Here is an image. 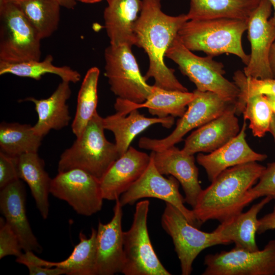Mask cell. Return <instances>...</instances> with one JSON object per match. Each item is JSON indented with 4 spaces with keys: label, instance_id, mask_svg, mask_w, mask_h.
<instances>
[{
    "label": "cell",
    "instance_id": "6da1fadb",
    "mask_svg": "<svg viewBox=\"0 0 275 275\" xmlns=\"http://www.w3.org/2000/svg\"><path fill=\"white\" fill-rule=\"evenodd\" d=\"M142 6L134 26L135 45L143 48L149 59L144 76L153 78L154 86L168 90L188 91L166 65L164 58L178 32L188 19L186 14L170 16L161 10V0H142Z\"/></svg>",
    "mask_w": 275,
    "mask_h": 275
},
{
    "label": "cell",
    "instance_id": "603a6c76",
    "mask_svg": "<svg viewBox=\"0 0 275 275\" xmlns=\"http://www.w3.org/2000/svg\"><path fill=\"white\" fill-rule=\"evenodd\" d=\"M195 96L194 92L168 90L153 85L151 94L144 102L135 103L117 98L114 107L122 115H127L133 109L146 107L150 114L158 118L181 117Z\"/></svg>",
    "mask_w": 275,
    "mask_h": 275
},
{
    "label": "cell",
    "instance_id": "74e56055",
    "mask_svg": "<svg viewBox=\"0 0 275 275\" xmlns=\"http://www.w3.org/2000/svg\"><path fill=\"white\" fill-rule=\"evenodd\" d=\"M20 264H23L27 267L30 275L65 274L64 270L57 267H44L27 261H22Z\"/></svg>",
    "mask_w": 275,
    "mask_h": 275
},
{
    "label": "cell",
    "instance_id": "44dd1931",
    "mask_svg": "<svg viewBox=\"0 0 275 275\" xmlns=\"http://www.w3.org/2000/svg\"><path fill=\"white\" fill-rule=\"evenodd\" d=\"M97 230L91 229V233L87 237L82 232L79 234V242L74 248L71 255L65 260L50 262L40 258L33 252H25L17 257L16 261L20 263L27 261L47 267H57L67 275H96Z\"/></svg>",
    "mask_w": 275,
    "mask_h": 275
},
{
    "label": "cell",
    "instance_id": "7c38bea8",
    "mask_svg": "<svg viewBox=\"0 0 275 275\" xmlns=\"http://www.w3.org/2000/svg\"><path fill=\"white\" fill-rule=\"evenodd\" d=\"M50 193L66 202L78 214L86 216L100 211L104 200L99 180L78 169L58 172L52 179Z\"/></svg>",
    "mask_w": 275,
    "mask_h": 275
},
{
    "label": "cell",
    "instance_id": "7a4b0ae2",
    "mask_svg": "<svg viewBox=\"0 0 275 275\" xmlns=\"http://www.w3.org/2000/svg\"><path fill=\"white\" fill-rule=\"evenodd\" d=\"M265 167L256 161L222 172L199 194L193 208L200 225L209 220L222 223L242 212L254 201L249 190L259 180Z\"/></svg>",
    "mask_w": 275,
    "mask_h": 275
},
{
    "label": "cell",
    "instance_id": "3957f363",
    "mask_svg": "<svg viewBox=\"0 0 275 275\" xmlns=\"http://www.w3.org/2000/svg\"><path fill=\"white\" fill-rule=\"evenodd\" d=\"M248 25V20L229 18L189 20L181 26L178 37L192 51H203L212 57L232 54L246 65L250 56L244 52L241 39Z\"/></svg>",
    "mask_w": 275,
    "mask_h": 275
},
{
    "label": "cell",
    "instance_id": "5bb4252c",
    "mask_svg": "<svg viewBox=\"0 0 275 275\" xmlns=\"http://www.w3.org/2000/svg\"><path fill=\"white\" fill-rule=\"evenodd\" d=\"M179 182L173 176L166 178L155 168L150 155V162L140 178L120 197L122 207L132 205L145 198H157L172 205L196 227L200 226L192 210L184 205V198L180 194Z\"/></svg>",
    "mask_w": 275,
    "mask_h": 275
},
{
    "label": "cell",
    "instance_id": "ac0fdd59",
    "mask_svg": "<svg viewBox=\"0 0 275 275\" xmlns=\"http://www.w3.org/2000/svg\"><path fill=\"white\" fill-rule=\"evenodd\" d=\"M26 193L18 179L1 189L0 210L6 222L17 235L22 250L40 253L42 248L33 233L25 208Z\"/></svg>",
    "mask_w": 275,
    "mask_h": 275
},
{
    "label": "cell",
    "instance_id": "2e32d148",
    "mask_svg": "<svg viewBox=\"0 0 275 275\" xmlns=\"http://www.w3.org/2000/svg\"><path fill=\"white\" fill-rule=\"evenodd\" d=\"M150 155L155 168L161 175H170L179 181L185 194V202L193 208L202 190L194 155L186 154L173 146L152 151Z\"/></svg>",
    "mask_w": 275,
    "mask_h": 275
},
{
    "label": "cell",
    "instance_id": "8992f818",
    "mask_svg": "<svg viewBox=\"0 0 275 275\" xmlns=\"http://www.w3.org/2000/svg\"><path fill=\"white\" fill-rule=\"evenodd\" d=\"M166 57L174 61L181 73L195 84L197 90L215 93L226 101L235 102L239 90L226 79L224 65L212 57H199L186 48L178 37L167 50Z\"/></svg>",
    "mask_w": 275,
    "mask_h": 275
},
{
    "label": "cell",
    "instance_id": "4316f807",
    "mask_svg": "<svg viewBox=\"0 0 275 275\" xmlns=\"http://www.w3.org/2000/svg\"><path fill=\"white\" fill-rule=\"evenodd\" d=\"M17 161L20 179L28 184L42 217L47 219L52 179L45 170L44 161L38 152H31L17 157Z\"/></svg>",
    "mask_w": 275,
    "mask_h": 275
},
{
    "label": "cell",
    "instance_id": "484cf974",
    "mask_svg": "<svg viewBox=\"0 0 275 275\" xmlns=\"http://www.w3.org/2000/svg\"><path fill=\"white\" fill-rule=\"evenodd\" d=\"M174 117L149 118L142 115L138 109H133L128 115L115 114L103 118L104 129L112 131L114 135L115 145L120 156L128 149L133 140L149 127L160 124L167 128H171L174 123Z\"/></svg>",
    "mask_w": 275,
    "mask_h": 275
},
{
    "label": "cell",
    "instance_id": "f35d334b",
    "mask_svg": "<svg viewBox=\"0 0 275 275\" xmlns=\"http://www.w3.org/2000/svg\"><path fill=\"white\" fill-rule=\"evenodd\" d=\"M274 205L272 211L259 219L257 233H263L268 230L275 229V198Z\"/></svg>",
    "mask_w": 275,
    "mask_h": 275
},
{
    "label": "cell",
    "instance_id": "ffe728a7",
    "mask_svg": "<svg viewBox=\"0 0 275 275\" xmlns=\"http://www.w3.org/2000/svg\"><path fill=\"white\" fill-rule=\"evenodd\" d=\"M246 127V121L244 120L239 132L230 142L209 154L200 153L197 155V161L204 168L210 182L227 169L266 159V154L255 152L247 143Z\"/></svg>",
    "mask_w": 275,
    "mask_h": 275
},
{
    "label": "cell",
    "instance_id": "ee69618b",
    "mask_svg": "<svg viewBox=\"0 0 275 275\" xmlns=\"http://www.w3.org/2000/svg\"><path fill=\"white\" fill-rule=\"evenodd\" d=\"M271 3L272 6L273 8L274 14L272 17L269 19L270 22L273 24L275 27V0H268Z\"/></svg>",
    "mask_w": 275,
    "mask_h": 275
},
{
    "label": "cell",
    "instance_id": "f1b7e54d",
    "mask_svg": "<svg viewBox=\"0 0 275 275\" xmlns=\"http://www.w3.org/2000/svg\"><path fill=\"white\" fill-rule=\"evenodd\" d=\"M42 139L30 124L5 122L0 124V151L10 156L38 152Z\"/></svg>",
    "mask_w": 275,
    "mask_h": 275
},
{
    "label": "cell",
    "instance_id": "d590c367",
    "mask_svg": "<svg viewBox=\"0 0 275 275\" xmlns=\"http://www.w3.org/2000/svg\"><path fill=\"white\" fill-rule=\"evenodd\" d=\"M248 193L254 200L266 196L275 198V162L267 164L257 183Z\"/></svg>",
    "mask_w": 275,
    "mask_h": 275
},
{
    "label": "cell",
    "instance_id": "30bf717a",
    "mask_svg": "<svg viewBox=\"0 0 275 275\" xmlns=\"http://www.w3.org/2000/svg\"><path fill=\"white\" fill-rule=\"evenodd\" d=\"M194 98L189 103L187 109L177 122L172 132L161 139L141 138L140 148L157 151L175 146L192 129L198 128L217 118L236 102L226 101L217 94L210 92L194 91Z\"/></svg>",
    "mask_w": 275,
    "mask_h": 275
},
{
    "label": "cell",
    "instance_id": "f546056e",
    "mask_svg": "<svg viewBox=\"0 0 275 275\" xmlns=\"http://www.w3.org/2000/svg\"><path fill=\"white\" fill-rule=\"evenodd\" d=\"M52 62L53 57L51 54L47 56L42 61L32 60L17 63L0 62V75L11 74L39 80L42 75L50 73L57 75L62 80L70 83H76L80 80L81 75L78 71L67 66H55Z\"/></svg>",
    "mask_w": 275,
    "mask_h": 275
},
{
    "label": "cell",
    "instance_id": "4dcf8cb0",
    "mask_svg": "<svg viewBox=\"0 0 275 275\" xmlns=\"http://www.w3.org/2000/svg\"><path fill=\"white\" fill-rule=\"evenodd\" d=\"M35 28L41 39L50 37L58 29L60 7L58 0H11Z\"/></svg>",
    "mask_w": 275,
    "mask_h": 275
},
{
    "label": "cell",
    "instance_id": "7402d4cb",
    "mask_svg": "<svg viewBox=\"0 0 275 275\" xmlns=\"http://www.w3.org/2000/svg\"><path fill=\"white\" fill-rule=\"evenodd\" d=\"M70 82L62 80L48 98L38 99L29 97L20 101H31L35 105L38 121L33 126L35 133L43 138L52 129L67 126L71 120L67 100L71 95Z\"/></svg>",
    "mask_w": 275,
    "mask_h": 275
},
{
    "label": "cell",
    "instance_id": "7bdbcfd3",
    "mask_svg": "<svg viewBox=\"0 0 275 275\" xmlns=\"http://www.w3.org/2000/svg\"><path fill=\"white\" fill-rule=\"evenodd\" d=\"M269 132L271 133L275 141V113H273L272 116Z\"/></svg>",
    "mask_w": 275,
    "mask_h": 275
},
{
    "label": "cell",
    "instance_id": "1f68e13d",
    "mask_svg": "<svg viewBox=\"0 0 275 275\" xmlns=\"http://www.w3.org/2000/svg\"><path fill=\"white\" fill-rule=\"evenodd\" d=\"M100 70L96 67L90 68L81 83L77 96L76 112L71 128L79 136L97 111V86Z\"/></svg>",
    "mask_w": 275,
    "mask_h": 275
},
{
    "label": "cell",
    "instance_id": "4fadbf2b",
    "mask_svg": "<svg viewBox=\"0 0 275 275\" xmlns=\"http://www.w3.org/2000/svg\"><path fill=\"white\" fill-rule=\"evenodd\" d=\"M271 8L268 0H261L248 19V37L251 51L243 71L247 77L274 78L269 61L270 49L275 41V27L269 19Z\"/></svg>",
    "mask_w": 275,
    "mask_h": 275
},
{
    "label": "cell",
    "instance_id": "5b68a950",
    "mask_svg": "<svg viewBox=\"0 0 275 275\" xmlns=\"http://www.w3.org/2000/svg\"><path fill=\"white\" fill-rule=\"evenodd\" d=\"M37 31L11 0H0V62L17 63L40 60Z\"/></svg>",
    "mask_w": 275,
    "mask_h": 275
},
{
    "label": "cell",
    "instance_id": "f6af8a7d",
    "mask_svg": "<svg viewBox=\"0 0 275 275\" xmlns=\"http://www.w3.org/2000/svg\"><path fill=\"white\" fill-rule=\"evenodd\" d=\"M86 4H94L101 2L102 0H76Z\"/></svg>",
    "mask_w": 275,
    "mask_h": 275
},
{
    "label": "cell",
    "instance_id": "ba28073f",
    "mask_svg": "<svg viewBox=\"0 0 275 275\" xmlns=\"http://www.w3.org/2000/svg\"><path fill=\"white\" fill-rule=\"evenodd\" d=\"M104 59V75L112 92L123 100L144 102L151 94L152 86L142 75L131 47L110 45L105 49Z\"/></svg>",
    "mask_w": 275,
    "mask_h": 275
},
{
    "label": "cell",
    "instance_id": "d6a6232c",
    "mask_svg": "<svg viewBox=\"0 0 275 275\" xmlns=\"http://www.w3.org/2000/svg\"><path fill=\"white\" fill-rule=\"evenodd\" d=\"M242 114L244 120L250 121L249 128L254 136L262 138L269 131L273 112L265 95L249 98Z\"/></svg>",
    "mask_w": 275,
    "mask_h": 275
},
{
    "label": "cell",
    "instance_id": "83f0119b",
    "mask_svg": "<svg viewBox=\"0 0 275 275\" xmlns=\"http://www.w3.org/2000/svg\"><path fill=\"white\" fill-rule=\"evenodd\" d=\"M189 20L229 18L248 20L261 0H189Z\"/></svg>",
    "mask_w": 275,
    "mask_h": 275
},
{
    "label": "cell",
    "instance_id": "9c48e42d",
    "mask_svg": "<svg viewBox=\"0 0 275 275\" xmlns=\"http://www.w3.org/2000/svg\"><path fill=\"white\" fill-rule=\"evenodd\" d=\"M161 225L172 239L182 275L191 273L193 262L203 250L213 245H224L216 232L200 230L190 224L179 210L168 203H166L161 215Z\"/></svg>",
    "mask_w": 275,
    "mask_h": 275
},
{
    "label": "cell",
    "instance_id": "e0dca14e",
    "mask_svg": "<svg viewBox=\"0 0 275 275\" xmlns=\"http://www.w3.org/2000/svg\"><path fill=\"white\" fill-rule=\"evenodd\" d=\"M150 161V155L130 146L99 180L103 199H119L140 178Z\"/></svg>",
    "mask_w": 275,
    "mask_h": 275
},
{
    "label": "cell",
    "instance_id": "60d3db41",
    "mask_svg": "<svg viewBox=\"0 0 275 275\" xmlns=\"http://www.w3.org/2000/svg\"><path fill=\"white\" fill-rule=\"evenodd\" d=\"M60 5L67 9H72L76 5V0H58Z\"/></svg>",
    "mask_w": 275,
    "mask_h": 275
},
{
    "label": "cell",
    "instance_id": "277c9868",
    "mask_svg": "<svg viewBox=\"0 0 275 275\" xmlns=\"http://www.w3.org/2000/svg\"><path fill=\"white\" fill-rule=\"evenodd\" d=\"M103 119L96 112L81 134L60 156L58 172L78 169L100 180L120 157L115 144L105 136Z\"/></svg>",
    "mask_w": 275,
    "mask_h": 275
},
{
    "label": "cell",
    "instance_id": "8fae6325",
    "mask_svg": "<svg viewBox=\"0 0 275 275\" xmlns=\"http://www.w3.org/2000/svg\"><path fill=\"white\" fill-rule=\"evenodd\" d=\"M203 275H274L275 239L261 250L250 251L234 248L205 257Z\"/></svg>",
    "mask_w": 275,
    "mask_h": 275
},
{
    "label": "cell",
    "instance_id": "d6986e66",
    "mask_svg": "<svg viewBox=\"0 0 275 275\" xmlns=\"http://www.w3.org/2000/svg\"><path fill=\"white\" fill-rule=\"evenodd\" d=\"M236 115L234 104L217 118L194 131L185 139L181 150L194 155L198 152L210 153L224 146L240 130Z\"/></svg>",
    "mask_w": 275,
    "mask_h": 275
},
{
    "label": "cell",
    "instance_id": "9a60e30c",
    "mask_svg": "<svg viewBox=\"0 0 275 275\" xmlns=\"http://www.w3.org/2000/svg\"><path fill=\"white\" fill-rule=\"evenodd\" d=\"M122 206L116 200L114 214L106 224L99 222L96 235V275L121 273L125 257L122 228Z\"/></svg>",
    "mask_w": 275,
    "mask_h": 275
},
{
    "label": "cell",
    "instance_id": "8d00e7d4",
    "mask_svg": "<svg viewBox=\"0 0 275 275\" xmlns=\"http://www.w3.org/2000/svg\"><path fill=\"white\" fill-rule=\"evenodd\" d=\"M17 157L10 156L0 151L1 189L20 179L18 172Z\"/></svg>",
    "mask_w": 275,
    "mask_h": 275
},
{
    "label": "cell",
    "instance_id": "836d02e7",
    "mask_svg": "<svg viewBox=\"0 0 275 275\" xmlns=\"http://www.w3.org/2000/svg\"><path fill=\"white\" fill-rule=\"evenodd\" d=\"M234 84L239 90L238 97L235 103L237 115L242 114L246 100L258 95L275 96V78L259 79L246 76L243 71L234 72Z\"/></svg>",
    "mask_w": 275,
    "mask_h": 275
},
{
    "label": "cell",
    "instance_id": "d4e9b609",
    "mask_svg": "<svg viewBox=\"0 0 275 275\" xmlns=\"http://www.w3.org/2000/svg\"><path fill=\"white\" fill-rule=\"evenodd\" d=\"M272 199L271 197L266 196L246 212H242L232 218L221 223L214 231L219 235L224 245L233 242L236 248L250 251L259 250L255 238L259 225L257 216Z\"/></svg>",
    "mask_w": 275,
    "mask_h": 275
},
{
    "label": "cell",
    "instance_id": "b9f144b4",
    "mask_svg": "<svg viewBox=\"0 0 275 275\" xmlns=\"http://www.w3.org/2000/svg\"><path fill=\"white\" fill-rule=\"evenodd\" d=\"M267 102L270 105L273 113H275V96L265 95Z\"/></svg>",
    "mask_w": 275,
    "mask_h": 275
},
{
    "label": "cell",
    "instance_id": "e575fe53",
    "mask_svg": "<svg viewBox=\"0 0 275 275\" xmlns=\"http://www.w3.org/2000/svg\"><path fill=\"white\" fill-rule=\"evenodd\" d=\"M22 247L19 240L5 218H0V259L9 255L20 256Z\"/></svg>",
    "mask_w": 275,
    "mask_h": 275
},
{
    "label": "cell",
    "instance_id": "cb8c5ba5",
    "mask_svg": "<svg viewBox=\"0 0 275 275\" xmlns=\"http://www.w3.org/2000/svg\"><path fill=\"white\" fill-rule=\"evenodd\" d=\"M103 13L104 26L110 45H135L133 28L139 17L142 0H107Z\"/></svg>",
    "mask_w": 275,
    "mask_h": 275
},
{
    "label": "cell",
    "instance_id": "bcb514c9",
    "mask_svg": "<svg viewBox=\"0 0 275 275\" xmlns=\"http://www.w3.org/2000/svg\"><path fill=\"white\" fill-rule=\"evenodd\" d=\"M106 1H107V0H106Z\"/></svg>",
    "mask_w": 275,
    "mask_h": 275
},
{
    "label": "cell",
    "instance_id": "52a82bcc",
    "mask_svg": "<svg viewBox=\"0 0 275 275\" xmlns=\"http://www.w3.org/2000/svg\"><path fill=\"white\" fill-rule=\"evenodd\" d=\"M150 202H139L135 206L132 225L123 233L125 275H170L162 265L150 241L147 218Z\"/></svg>",
    "mask_w": 275,
    "mask_h": 275
},
{
    "label": "cell",
    "instance_id": "ab89813d",
    "mask_svg": "<svg viewBox=\"0 0 275 275\" xmlns=\"http://www.w3.org/2000/svg\"><path fill=\"white\" fill-rule=\"evenodd\" d=\"M269 61L273 76L275 78V41L273 43L270 49Z\"/></svg>",
    "mask_w": 275,
    "mask_h": 275
}]
</instances>
